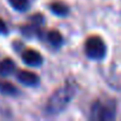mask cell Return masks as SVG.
Returning a JSON list of instances; mask_svg holds the SVG:
<instances>
[{
	"mask_svg": "<svg viewBox=\"0 0 121 121\" xmlns=\"http://www.w3.org/2000/svg\"><path fill=\"white\" fill-rule=\"evenodd\" d=\"M75 93H76V84L74 82H65L62 87L56 89L53 94L49 97L45 106V112L50 115L60 113L73 100Z\"/></svg>",
	"mask_w": 121,
	"mask_h": 121,
	"instance_id": "6da1fadb",
	"label": "cell"
},
{
	"mask_svg": "<svg viewBox=\"0 0 121 121\" xmlns=\"http://www.w3.org/2000/svg\"><path fill=\"white\" fill-rule=\"evenodd\" d=\"M115 103L112 100L96 101L90 112V119L99 121H109L115 117Z\"/></svg>",
	"mask_w": 121,
	"mask_h": 121,
	"instance_id": "7a4b0ae2",
	"label": "cell"
},
{
	"mask_svg": "<svg viewBox=\"0 0 121 121\" xmlns=\"http://www.w3.org/2000/svg\"><path fill=\"white\" fill-rule=\"evenodd\" d=\"M86 53L88 57L94 59H100L104 57L106 53V45L104 42L99 36H91L86 40Z\"/></svg>",
	"mask_w": 121,
	"mask_h": 121,
	"instance_id": "3957f363",
	"label": "cell"
},
{
	"mask_svg": "<svg viewBox=\"0 0 121 121\" xmlns=\"http://www.w3.org/2000/svg\"><path fill=\"white\" fill-rule=\"evenodd\" d=\"M22 58L23 60L27 64V65H32V67H37V65H40L42 62H43V58L40 56V53L33 49H27L23 52L22 55Z\"/></svg>",
	"mask_w": 121,
	"mask_h": 121,
	"instance_id": "277c9868",
	"label": "cell"
},
{
	"mask_svg": "<svg viewBox=\"0 0 121 121\" xmlns=\"http://www.w3.org/2000/svg\"><path fill=\"white\" fill-rule=\"evenodd\" d=\"M17 78L26 86H36L39 80L35 73L27 71V70H19L17 74Z\"/></svg>",
	"mask_w": 121,
	"mask_h": 121,
	"instance_id": "5b68a950",
	"label": "cell"
},
{
	"mask_svg": "<svg viewBox=\"0 0 121 121\" xmlns=\"http://www.w3.org/2000/svg\"><path fill=\"white\" fill-rule=\"evenodd\" d=\"M16 65H14V62L11 59V58H5L0 62V75L1 76H7L10 74L13 73Z\"/></svg>",
	"mask_w": 121,
	"mask_h": 121,
	"instance_id": "8992f818",
	"label": "cell"
},
{
	"mask_svg": "<svg viewBox=\"0 0 121 121\" xmlns=\"http://www.w3.org/2000/svg\"><path fill=\"white\" fill-rule=\"evenodd\" d=\"M50 9L57 16H65L68 13V6L63 3H60V1H53L50 5Z\"/></svg>",
	"mask_w": 121,
	"mask_h": 121,
	"instance_id": "52a82bcc",
	"label": "cell"
},
{
	"mask_svg": "<svg viewBox=\"0 0 121 121\" xmlns=\"http://www.w3.org/2000/svg\"><path fill=\"white\" fill-rule=\"evenodd\" d=\"M0 91L5 95H16L18 93V89L7 81H0Z\"/></svg>",
	"mask_w": 121,
	"mask_h": 121,
	"instance_id": "ba28073f",
	"label": "cell"
},
{
	"mask_svg": "<svg viewBox=\"0 0 121 121\" xmlns=\"http://www.w3.org/2000/svg\"><path fill=\"white\" fill-rule=\"evenodd\" d=\"M48 39H49V42H50L52 45H55V46H58L60 43H62V40H63L62 35H60L57 30H51V31L48 33Z\"/></svg>",
	"mask_w": 121,
	"mask_h": 121,
	"instance_id": "9c48e42d",
	"label": "cell"
},
{
	"mask_svg": "<svg viewBox=\"0 0 121 121\" xmlns=\"http://www.w3.org/2000/svg\"><path fill=\"white\" fill-rule=\"evenodd\" d=\"M11 6L17 11H25L29 7V0H9Z\"/></svg>",
	"mask_w": 121,
	"mask_h": 121,
	"instance_id": "30bf717a",
	"label": "cell"
},
{
	"mask_svg": "<svg viewBox=\"0 0 121 121\" xmlns=\"http://www.w3.org/2000/svg\"><path fill=\"white\" fill-rule=\"evenodd\" d=\"M7 32V26L3 19H0V33H6Z\"/></svg>",
	"mask_w": 121,
	"mask_h": 121,
	"instance_id": "8fae6325",
	"label": "cell"
}]
</instances>
